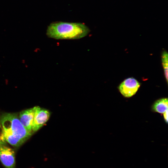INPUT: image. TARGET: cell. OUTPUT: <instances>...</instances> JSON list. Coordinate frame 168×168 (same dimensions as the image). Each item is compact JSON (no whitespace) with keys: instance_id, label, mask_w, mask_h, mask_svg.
I'll use <instances>...</instances> for the list:
<instances>
[{"instance_id":"obj_1","label":"cell","mask_w":168,"mask_h":168,"mask_svg":"<svg viewBox=\"0 0 168 168\" xmlns=\"http://www.w3.org/2000/svg\"><path fill=\"white\" fill-rule=\"evenodd\" d=\"M0 120L5 140L13 146H20L32 135L22 125L16 113H3Z\"/></svg>"},{"instance_id":"obj_2","label":"cell","mask_w":168,"mask_h":168,"mask_svg":"<svg viewBox=\"0 0 168 168\" xmlns=\"http://www.w3.org/2000/svg\"><path fill=\"white\" fill-rule=\"evenodd\" d=\"M90 31L89 28L82 23L59 21L51 23L46 34L49 38L56 40H74L85 37Z\"/></svg>"},{"instance_id":"obj_3","label":"cell","mask_w":168,"mask_h":168,"mask_svg":"<svg viewBox=\"0 0 168 168\" xmlns=\"http://www.w3.org/2000/svg\"><path fill=\"white\" fill-rule=\"evenodd\" d=\"M140 86V83L133 77L125 79L119 85L118 89L121 94L125 97H130L134 95Z\"/></svg>"},{"instance_id":"obj_4","label":"cell","mask_w":168,"mask_h":168,"mask_svg":"<svg viewBox=\"0 0 168 168\" xmlns=\"http://www.w3.org/2000/svg\"><path fill=\"white\" fill-rule=\"evenodd\" d=\"M35 114L32 126V133L38 130L49 120L50 113L49 111L39 106H35Z\"/></svg>"},{"instance_id":"obj_5","label":"cell","mask_w":168,"mask_h":168,"mask_svg":"<svg viewBox=\"0 0 168 168\" xmlns=\"http://www.w3.org/2000/svg\"><path fill=\"white\" fill-rule=\"evenodd\" d=\"M0 160L6 168H15V152L6 145L0 147Z\"/></svg>"},{"instance_id":"obj_6","label":"cell","mask_w":168,"mask_h":168,"mask_svg":"<svg viewBox=\"0 0 168 168\" xmlns=\"http://www.w3.org/2000/svg\"><path fill=\"white\" fill-rule=\"evenodd\" d=\"M35 107L21 111L18 116L19 119L27 131L32 134V126L35 114Z\"/></svg>"},{"instance_id":"obj_7","label":"cell","mask_w":168,"mask_h":168,"mask_svg":"<svg viewBox=\"0 0 168 168\" xmlns=\"http://www.w3.org/2000/svg\"><path fill=\"white\" fill-rule=\"evenodd\" d=\"M168 99L162 98L156 100L152 107L153 111L163 114L168 110Z\"/></svg>"},{"instance_id":"obj_8","label":"cell","mask_w":168,"mask_h":168,"mask_svg":"<svg viewBox=\"0 0 168 168\" xmlns=\"http://www.w3.org/2000/svg\"><path fill=\"white\" fill-rule=\"evenodd\" d=\"M168 54L167 52L164 51L161 56V62L166 82L168 83Z\"/></svg>"},{"instance_id":"obj_9","label":"cell","mask_w":168,"mask_h":168,"mask_svg":"<svg viewBox=\"0 0 168 168\" xmlns=\"http://www.w3.org/2000/svg\"><path fill=\"white\" fill-rule=\"evenodd\" d=\"M7 142L5 140L3 130L1 124L0 115V147L2 146L6 145Z\"/></svg>"},{"instance_id":"obj_10","label":"cell","mask_w":168,"mask_h":168,"mask_svg":"<svg viewBox=\"0 0 168 168\" xmlns=\"http://www.w3.org/2000/svg\"><path fill=\"white\" fill-rule=\"evenodd\" d=\"M163 117L165 122L167 123L168 122V110L163 113Z\"/></svg>"}]
</instances>
